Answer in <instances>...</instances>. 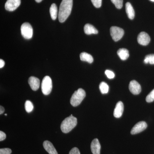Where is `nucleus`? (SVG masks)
I'll return each instance as SVG.
<instances>
[{
	"mask_svg": "<svg viewBox=\"0 0 154 154\" xmlns=\"http://www.w3.org/2000/svg\"><path fill=\"white\" fill-rule=\"evenodd\" d=\"M73 0H62L58 13L59 21L61 23L64 22L70 15Z\"/></svg>",
	"mask_w": 154,
	"mask_h": 154,
	"instance_id": "f257e3e1",
	"label": "nucleus"
},
{
	"mask_svg": "<svg viewBox=\"0 0 154 154\" xmlns=\"http://www.w3.org/2000/svg\"><path fill=\"white\" fill-rule=\"evenodd\" d=\"M77 119L71 114L66 118L61 124L60 128L64 133H68L76 126Z\"/></svg>",
	"mask_w": 154,
	"mask_h": 154,
	"instance_id": "f03ea898",
	"label": "nucleus"
},
{
	"mask_svg": "<svg viewBox=\"0 0 154 154\" xmlns=\"http://www.w3.org/2000/svg\"><path fill=\"white\" fill-rule=\"evenodd\" d=\"M85 96V91L82 88H79L72 95L70 99L71 104L74 107L78 106L82 103Z\"/></svg>",
	"mask_w": 154,
	"mask_h": 154,
	"instance_id": "7ed1b4c3",
	"label": "nucleus"
},
{
	"mask_svg": "<svg viewBox=\"0 0 154 154\" xmlns=\"http://www.w3.org/2000/svg\"><path fill=\"white\" fill-rule=\"evenodd\" d=\"M42 91L45 95H49L52 89V80L50 77L46 76L43 78L42 83Z\"/></svg>",
	"mask_w": 154,
	"mask_h": 154,
	"instance_id": "20e7f679",
	"label": "nucleus"
},
{
	"mask_svg": "<svg viewBox=\"0 0 154 154\" xmlns=\"http://www.w3.org/2000/svg\"><path fill=\"white\" fill-rule=\"evenodd\" d=\"M21 34L25 39H30L33 34L32 26L28 22L23 23L21 27Z\"/></svg>",
	"mask_w": 154,
	"mask_h": 154,
	"instance_id": "39448f33",
	"label": "nucleus"
},
{
	"mask_svg": "<svg viewBox=\"0 0 154 154\" xmlns=\"http://www.w3.org/2000/svg\"><path fill=\"white\" fill-rule=\"evenodd\" d=\"M110 35L114 41L117 42L121 39L124 34L122 28L116 26L111 27L110 29Z\"/></svg>",
	"mask_w": 154,
	"mask_h": 154,
	"instance_id": "423d86ee",
	"label": "nucleus"
},
{
	"mask_svg": "<svg viewBox=\"0 0 154 154\" xmlns=\"http://www.w3.org/2000/svg\"><path fill=\"white\" fill-rule=\"evenodd\" d=\"M21 0H8L5 5V8L7 11H14L20 6Z\"/></svg>",
	"mask_w": 154,
	"mask_h": 154,
	"instance_id": "0eeeda50",
	"label": "nucleus"
},
{
	"mask_svg": "<svg viewBox=\"0 0 154 154\" xmlns=\"http://www.w3.org/2000/svg\"><path fill=\"white\" fill-rule=\"evenodd\" d=\"M147 125L145 122H140L134 126L131 131V134H137L145 130L147 128Z\"/></svg>",
	"mask_w": 154,
	"mask_h": 154,
	"instance_id": "6e6552de",
	"label": "nucleus"
},
{
	"mask_svg": "<svg viewBox=\"0 0 154 154\" xmlns=\"http://www.w3.org/2000/svg\"><path fill=\"white\" fill-rule=\"evenodd\" d=\"M137 42L141 45H147L150 42V37L146 32H142L137 36Z\"/></svg>",
	"mask_w": 154,
	"mask_h": 154,
	"instance_id": "1a4fd4ad",
	"label": "nucleus"
},
{
	"mask_svg": "<svg viewBox=\"0 0 154 154\" xmlns=\"http://www.w3.org/2000/svg\"><path fill=\"white\" fill-rule=\"evenodd\" d=\"M129 89L134 95H138L141 91V87L137 81L133 80L130 82Z\"/></svg>",
	"mask_w": 154,
	"mask_h": 154,
	"instance_id": "9d476101",
	"label": "nucleus"
},
{
	"mask_svg": "<svg viewBox=\"0 0 154 154\" xmlns=\"http://www.w3.org/2000/svg\"><path fill=\"white\" fill-rule=\"evenodd\" d=\"M28 84L33 91H36L40 86V80L36 77L31 76L28 79Z\"/></svg>",
	"mask_w": 154,
	"mask_h": 154,
	"instance_id": "9b49d317",
	"label": "nucleus"
},
{
	"mask_svg": "<svg viewBox=\"0 0 154 154\" xmlns=\"http://www.w3.org/2000/svg\"><path fill=\"white\" fill-rule=\"evenodd\" d=\"M124 110V105L122 102H119L116 104L114 109L113 115L116 118H120L122 116Z\"/></svg>",
	"mask_w": 154,
	"mask_h": 154,
	"instance_id": "f8f14e48",
	"label": "nucleus"
},
{
	"mask_svg": "<svg viewBox=\"0 0 154 154\" xmlns=\"http://www.w3.org/2000/svg\"><path fill=\"white\" fill-rule=\"evenodd\" d=\"M91 150L93 154H100L101 145L98 139H94L91 143Z\"/></svg>",
	"mask_w": 154,
	"mask_h": 154,
	"instance_id": "ddd939ff",
	"label": "nucleus"
},
{
	"mask_svg": "<svg viewBox=\"0 0 154 154\" xmlns=\"http://www.w3.org/2000/svg\"><path fill=\"white\" fill-rule=\"evenodd\" d=\"M43 146L45 150L49 154H58L54 146L49 141H45Z\"/></svg>",
	"mask_w": 154,
	"mask_h": 154,
	"instance_id": "4468645a",
	"label": "nucleus"
},
{
	"mask_svg": "<svg viewBox=\"0 0 154 154\" xmlns=\"http://www.w3.org/2000/svg\"><path fill=\"white\" fill-rule=\"evenodd\" d=\"M125 10L128 17L129 19L132 20L134 19L135 12L133 8L129 2H127L125 5Z\"/></svg>",
	"mask_w": 154,
	"mask_h": 154,
	"instance_id": "2eb2a0df",
	"label": "nucleus"
},
{
	"mask_svg": "<svg viewBox=\"0 0 154 154\" xmlns=\"http://www.w3.org/2000/svg\"><path fill=\"white\" fill-rule=\"evenodd\" d=\"M84 31L86 34L91 35L92 34H96L98 33V30L93 25L90 24H87L84 27Z\"/></svg>",
	"mask_w": 154,
	"mask_h": 154,
	"instance_id": "dca6fc26",
	"label": "nucleus"
},
{
	"mask_svg": "<svg viewBox=\"0 0 154 154\" xmlns=\"http://www.w3.org/2000/svg\"><path fill=\"white\" fill-rule=\"evenodd\" d=\"M117 54L122 60H125L129 57V51L125 48H120L117 51Z\"/></svg>",
	"mask_w": 154,
	"mask_h": 154,
	"instance_id": "f3484780",
	"label": "nucleus"
},
{
	"mask_svg": "<svg viewBox=\"0 0 154 154\" xmlns=\"http://www.w3.org/2000/svg\"><path fill=\"white\" fill-rule=\"evenodd\" d=\"M80 57L81 60L87 62L89 63H92L94 62V58L92 56L86 52L81 53Z\"/></svg>",
	"mask_w": 154,
	"mask_h": 154,
	"instance_id": "a211bd4d",
	"label": "nucleus"
},
{
	"mask_svg": "<svg viewBox=\"0 0 154 154\" xmlns=\"http://www.w3.org/2000/svg\"><path fill=\"white\" fill-rule=\"evenodd\" d=\"M50 13L51 19L55 20L57 17V8L55 4H53L50 8Z\"/></svg>",
	"mask_w": 154,
	"mask_h": 154,
	"instance_id": "6ab92c4d",
	"label": "nucleus"
},
{
	"mask_svg": "<svg viewBox=\"0 0 154 154\" xmlns=\"http://www.w3.org/2000/svg\"><path fill=\"white\" fill-rule=\"evenodd\" d=\"M99 90L102 94H106L109 91V86L107 83L102 82L99 85Z\"/></svg>",
	"mask_w": 154,
	"mask_h": 154,
	"instance_id": "aec40b11",
	"label": "nucleus"
},
{
	"mask_svg": "<svg viewBox=\"0 0 154 154\" xmlns=\"http://www.w3.org/2000/svg\"><path fill=\"white\" fill-rule=\"evenodd\" d=\"M144 62L145 63L154 64V54H148L145 57Z\"/></svg>",
	"mask_w": 154,
	"mask_h": 154,
	"instance_id": "412c9836",
	"label": "nucleus"
},
{
	"mask_svg": "<svg viewBox=\"0 0 154 154\" xmlns=\"http://www.w3.org/2000/svg\"><path fill=\"white\" fill-rule=\"evenodd\" d=\"M25 109L26 112L30 113L33 109V105L32 102L29 100H27L25 103Z\"/></svg>",
	"mask_w": 154,
	"mask_h": 154,
	"instance_id": "4be33fe9",
	"label": "nucleus"
},
{
	"mask_svg": "<svg viewBox=\"0 0 154 154\" xmlns=\"http://www.w3.org/2000/svg\"><path fill=\"white\" fill-rule=\"evenodd\" d=\"M111 2L115 5L116 8L120 9L123 6V0H111Z\"/></svg>",
	"mask_w": 154,
	"mask_h": 154,
	"instance_id": "5701e85b",
	"label": "nucleus"
},
{
	"mask_svg": "<svg viewBox=\"0 0 154 154\" xmlns=\"http://www.w3.org/2000/svg\"><path fill=\"white\" fill-rule=\"evenodd\" d=\"M146 101L148 103L153 102L154 101V89L146 96Z\"/></svg>",
	"mask_w": 154,
	"mask_h": 154,
	"instance_id": "b1692460",
	"label": "nucleus"
},
{
	"mask_svg": "<svg viewBox=\"0 0 154 154\" xmlns=\"http://www.w3.org/2000/svg\"><path fill=\"white\" fill-rule=\"evenodd\" d=\"M95 8H100L102 6V0H91Z\"/></svg>",
	"mask_w": 154,
	"mask_h": 154,
	"instance_id": "393cba45",
	"label": "nucleus"
},
{
	"mask_svg": "<svg viewBox=\"0 0 154 154\" xmlns=\"http://www.w3.org/2000/svg\"><path fill=\"white\" fill-rule=\"evenodd\" d=\"M105 74L107 78L109 79H113L115 77V74L114 73L109 70H106L105 72Z\"/></svg>",
	"mask_w": 154,
	"mask_h": 154,
	"instance_id": "a878e982",
	"label": "nucleus"
},
{
	"mask_svg": "<svg viewBox=\"0 0 154 154\" xmlns=\"http://www.w3.org/2000/svg\"><path fill=\"white\" fill-rule=\"evenodd\" d=\"M12 153L11 149L3 148L0 149V154H11Z\"/></svg>",
	"mask_w": 154,
	"mask_h": 154,
	"instance_id": "bb28decb",
	"label": "nucleus"
},
{
	"mask_svg": "<svg viewBox=\"0 0 154 154\" xmlns=\"http://www.w3.org/2000/svg\"><path fill=\"white\" fill-rule=\"evenodd\" d=\"M69 154H81L79 149L77 147H74L72 149Z\"/></svg>",
	"mask_w": 154,
	"mask_h": 154,
	"instance_id": "cd10ccee",
	"label": "nucleus"
},
{
	"mask_svg": "<svg viewBox=\"0 0 154 154\" xmlns=\"http://www.w3.org/2000/svg\"><path fill=\"white\" fill-rule=\"evenodd\" d=\"M6 138V135L5 133L3 132V131H0V141H2L5 140Z\"/></svg>",
	"mask_w": 154,
	"mask_h": 154,
	"instance_id": "c85d7f7f",
	"label": "nucleus"
},
{
	"mask_svg": "<svg viewBox=\"0 0 154 154\" xmlns=\"http://www.w3.org/2000/svg\"><path fill=\"white\" fill-rule=\"evenodd\" d=\"M5 62L2 59L0 60V68H2L5 66Z\"/></svg>",
	"mask_w": 154,
	"mask_h": 154,
	"instance_id": "c756f323",
	"label": "nucleus"
},
{
	"mask_svg": "<svg viewBox=\"0 0 154 154\" xmlns=\"http://www.w3.org/2000/svg\"><path fill=\"white\" fill-rule=\"evenodd\" d=\"M5 111V109L4 107L3 106H1V107H0V114H2V113H4Z\"/></svg>",
	"mask_w": 154,
	"mask_h": 154,
	"instance_id": "7c9ffc66",
	"label": "nucleus"
},
{
	"mask_svg": "<svg viewBox=\"0 0 154 154\" xmlns=\"http://www.w3.org/2000/svg\"><path fill=\"white\" fill-rule=\"evenodd\" d=\"M42 0H35V1L37 3H40Z\"/></svg>",
	"mask_w": 154,
	"mask_h": 154,
	"instance_id": "2f4dec72",
	"label": "nucleus"
},
{
	"mask_svg": "<svg viewBox=\"0 0 154 154\" xmlns=\"http://www.w3.org/2000/svg\"><path fill=\"white\" fill-rule=\"evenodd\" d=\"M150 1H151V2H154V0H150Z\"/></svg>",
	"mask_w": 154,
	"mask_h": 154,
	"instance_id": "473e14b6",
	"label": "nucleus"
},
{
	"mask_svg": "<svg viewBox=\"0 0 154 154\" xmlns=\"http://www.w3.org/2000/svg\"><path fill=\"white\" fill-rule=\"evenodd\" d=\"M5 116H7V114H5Z\"/></svg>",
	"mask_w": 154,
	"mask_h": 154,
	"instance_id": "72a5a7b5",
	"label": "nucleus"
}]
</instances>
